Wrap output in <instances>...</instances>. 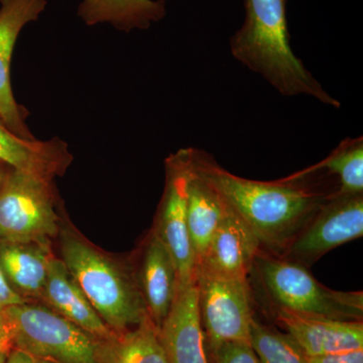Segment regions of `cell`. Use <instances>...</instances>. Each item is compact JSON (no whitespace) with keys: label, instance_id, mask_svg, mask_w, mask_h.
<instances>
[{"label":"cell","instance_id":"cell-1","mask_svg":"<svg viewBox=\"0 0 363 363\" xmlns=\"http://www.w3.org/2000/svg\"><path fill=\"white\" fill-rule=\"evenodd\" d=\"M198 175L218 190L250 227L260 245L279 255L332 193L315 190L303 178L274 182L248 180L226 171L202 150L191 149Z\"/></svg>","mask_w":363,"mask_h":363},{"label":"cell","instance_id":"cell-2","mask_svg":"<svg viewBox=\"0 0 363 363\" xmlns=\"http://www.w3.org/2000/svg\"><path fill=\"white\" fill-rule=\"evenodd\" d=\"M286 4L288 0H245V21L229 40L231 54L284 96L307 95L339 108L340 101L324 89L294 52Z\"/></svg>","mask_w":363,"mask_h":363},{"label":"cell","instance_id":"cell-3","mask_svg":"<svg viewBox=\"0 0 363 363\" xmlns=\"http://www.w3.org/2000/svg\"><path fill=\"white\" fill-rule=\"evenodd\" d=\"M63 262L104 323L118 333L147 316L142 292L121 267L70 234L62 240Z\"/></svg>","mask_w":363,"mask_h":363},{"label":"cell","instance_id":"cell-4","mask_svg":"<svg viewBox=\"0 0 363 363\" xmlns=\"http://www.w3.org/2000/svg\"><path fill=\"white\" fill-rule=\"evenodd\" d=\"M2 310L16 350L52 363H99L97 338L54 310L26 302Z\"/></svg>","mask_w":363,"mask_h":363},{"label":"cell","instance_id":"cell-5","mask_svg":"<svg viewBox=\"0 0 363 363\" xmlns=\"http://www.w3.org/2000/svg\"><path fill=\"white\" fill-rule=\"evenodd\" d=\"M255 267L277 307L344 321H362V292H340L320 284L308 267L260 252Z\"/></svg>","mask_w":363,"mask_h":363},{"label":"cell","instance_id":"cell-6","mask_svg":"<svg viewBox=\"0 0 363 363\" xmlns=\"http://www.w3.org/2000/svg\"><path fill=\"white\" fill-rule=\"evenodd\" d=\"M52 180L7 167L0 186V240L49 242L59 231Z\"/></svg>","mask_w":363,"mask_h":363},{"label":"cell","instance_id":"cell-7","mask_svg":"<svg viewBox=\"0 0 363 363\" xmlns=\"http://www.w3.org/2000/svg\"><path fill=\"white\" fill-rule=\"evenodd\" d=\"M196 285L205 344L211 355L223 343H250L253 316L247 279L197 269Z\"/></svg>","mask_w":363,"mask_h":363},{"label":"cell","instance_id":"cell-8","mask_svg":"<svg viewBox=\"0 0 363 363\" xmlns=\"http://www.w3.org/2000/svg\"><path fill=\"white\" fill-rule=\"evenodd\" d=\"M363 234V194L330 195L279 257L311 267L333 248Z\"/></svg>","mask_w":363,"mask_h":363},{"label":"cell","instance_id":"cell-9","mask_svg":"<svg viewBox=\"0 0 363 363\" xmlns=\"http://www.w3.org/2000/svg\"><path fill=\"white\" fill-rule=\"evenodd\" d=\"M191 149L179 150L166 161V187L162 196L156 233L173 257L178 274V289L195 283L197 262L189 238L188 185Z\"/></svg>","mask_w":363,"mask_h":363},{"label":"cell","instance_id":"cell-10","mask_svg":"<svg viewBox=\"0 0 363 363\" xmlns=\"http://www.w3.org/2000/svg\"><path fill=\"white\" fill-rule=\"evenodd\" d=\"M47 0H0V117L14 135L35 140L26 123L28 111L16 102L11 78L16 40L26 26L39 20Z\"/></svg>","mask_w":363,"mask_h":363},{"label":"cell","instance_id":"cell-11","mask_svg":"<svg viewBox=\"0 0 363 363\" xmlns=\"http://www.w3.org/2000/svg\"><path fill=\"white\" fill-rule=\"evenodd\" d=\"M277 320L308 357L362 350V321H344L277 307Z\"/></svg>","mask_w":363,"mask_h":363},{"label":"cell","instance_id":"cell-12","mask_svg":"<svg viewBox=\"0 0 363 363\" xmlns=\"http://www.w3.org/2000/svg\"><path fill=\"white\" fill-rule=\"evenodd\" d=\"M260 252L259 238L230 206L197 269L226 278L247 279Z\"/></svg>","mask_w":363,"mask_h":363},{"label":"cell","instance_id":"cell-13","mask_svg":"<svg viewBox=\"0 0 363 363\" xmlns=\"http://www.w3.org/2000/svg\"><path fill=\"white\" fill-rule=\"evenodd\" d=\"M159 335L168 363H208L196 281L177 290Z\"/></svg>","mask_w":363,"mask_h":363},{"label":"cell","instance_id":"cell-14","mask_svg":"<svg viewBox=\"0 0 363 363\" xmlns=\"http://www.w3.org/2000/svg\"><path fill=\"white\" fill-rule=\"evenodd\" d=\"M42 298L52 310L81 329L102 340L111 339V329L95 311L63 260L52 257Z\"/></svg>","mask_w":363,"mask_h":363},{"label":"cell","instance_id":"cell-15","mask_svg":"<svg viewBox=\"0 0 363 363\" xmlns=\"http://www.w3.org/2000/svg\"><path fill=\"white\" fill-rule=\"evenodd\" d=\"M0 161L14 169L52 180L63 175L72 162L68 145L59 138L51 140H25L14 135L0 117Z\"/></svg>","mask_w":363,"mask_h":363},{"label":"cell","instance_id":"cell-16","mask_svg":"<svg viewBox=\"0 0 363 363\" xmlns=\"http://www.w3.org/2000/svg\"><path fill=\"white\" fill-rule=\"evenodd\" d=\"M178 290V274L168 248L156 233L147 241L140 269V292L147 314L160 329Z\"/></svg>","mask_w":363,"mask_h":363},{"label":"cell","instance_id":"cell-17","mask_svg":"<svg viewBox=\"0 0 363 363\" xmlns=\"http://www.w3.org/2000/svg\"><path fill=\"white\" fill-rule=\"evenodd\" d=\"M48 242L0 240V271L21 297H42L52 259Z\"/></svg>","mask_w":363,"mask_h":363},{"label":"cell","instance_id":"cell-18","mask_svg":"<svg viewBox=\"0 0 363 363\" xmlns=\"http://www.w3.org/2000/svg\"><path fill=\"white\" fill-rule=\"evenodd\" d=\"M229 209L230 205L225 198L192 167L188 185L187 223L197 267Z\"/></svg>","mask_w":363,"mask_h":363},{"label":"cell","instance_id":"cell-19","mask_svg":"<svg viewBox=\"0 0 363 363\" xmlns=\"http://www.w3.org/2000/svg\"><path fill=\"white\" fill-rule=\"evenodd\" d=\"M78 16L85 25L108 23L121 32L147 30L167 14L166 0H82Z\"/></svg>","mask_w":363,"mask_h":363},{"label":"cell","instance_id":"cell-20","mask_svg":"<svg viewBox=\"0 0 363 363\" xmlns=\"http://www.w3.org/2000/svg\"><path fill=\"white\" fill-rule=\"evenodd\" d=\"M99 363H168L159 329L149 315L133 330L100 344Z\"/></svg>","mask_w":363,"mask_h":363},{"label":"cell","instance_id":"cell-21","mask_svg":"<svg viewBox=\"0 0 363 363\" xmlns=\"http://www.w3.org/2000/svg\"><path fill=\"white\" fill-rule=\"evenodd\" d=\"M328 172L338 177L339 187L334 196L363 194V138H348L339 143L337 147L323 160L310 168L298 172V175Z\"/></svg>","mask_w":363,"mask_h":363},{"label":"cell","instance_id":"cell-22","mask_svg":"<svg viewBox=\"0 0 363 363\" xmlns=\"http://www.w3.org/2000/svg\"><path fill=\"white\" fill-rule=\"evenodd\" d=\"M250 345L259 363H308V357L289 333H283L253 318Z\"/></svg>","mask_w":363,"mask_h":363},{"label":"cell","instance_id":"cell-23","mask_svg":"<svg viewBox=\"0 0 363 363\" xmlns=\"http://www.w3.org/2000/svg\"><path fill=\"white\" fill-rule=\"evenodd\" d=\"M215 363H259L248 342H226L212 354Z\"/></svg>","mask_w":363,"mask_h":363},{"label":"cell","instance_id":"cell-24","mask_svg":"<svg viewBox=\"0 0 363 363\" xmlns=\"http://www.w3.org/2000/svg\"><path fill=\"white\" fill-rule=\"evenodd\" d=\"M308 363H363V348L308 357Z\"/></svg>","mask_w":363,"mask_h":363},{"label":"cell","instance_id":"cell-25","mask_svg":"<svg viewBox=\"0 0 363 363\" xmlns=\"http://www.w3.org/2000/svg\"><path fill=\"white\" fill-rule=\"evenodd\" d=\"M26 302L25 298L14 292L11 286L7 284L4 274L0 271V307H6V306L21 304Z\"/></svg>","mask_w":363,"mask_h":363},{"label":"cell","instance_id":"cell-26","mask_svg":"<svg viewBox=\"0 0 363 363\" xmlns=\"http://www.w3.org/2000/svg\"><path fill=\"white\" fill-rule=\"evenodd\" d=\"M6 363H42L39 358L33 357L25 351L16 350L7 355Z\"/></svg>","mask_w":363,"mask_h":363},{"label":"cell","instance_id":"cell-27","mask_svg":"<svg viewBox=\"0 0 363 363\" xmlns=\"http://www.w3.org/2000/svg\"><path fill=\"white\" fill-rule=\"evenodd\" d=\"M13 341H11V335H9L7 329L0 333V355L9 352Z\"/></svg>","mask_w":363,"mask_h":363},{"label":"cell","instance_id":"cell-28","mask_svg":"<svg viewBox=\"0 0 363 363\" xmlns=\"http://www.w3.org/2000/svg\"><path fill=\"white\" fill-rule=\"evenodd\" d=\"M2 309H4V308L0 307V333L6 329V320H4V310Z\"/></svg>","mask_w":363,"mask_h":363},{"label":"cell","instance_id":"cell-29","mask_svg":"<svg viewBox=\"0 0 363 363\" xmlns=\"http://www.w3.org/2000/svg\"><path fill=\"white\" fill-rule=\"evenodd\" d=\"M7 167H9V164L0 161V186H1L2 180H4V174H6Z\"/></svg>","mask_w":363,"mask_h":363},{"label":"cell","instance_id":"cell-30","mask_svg":"<svg viewBox=\"0 0 363 363\" xmlns=\"http://www.w3.org/2000/svg\"><path fill=\"white\" fill-rule=\"evenodd\" d=\"M7 358V353L0 355V363H6Z\"/></svg>","mask_w":363,"mask_h":363}]
</instances>
